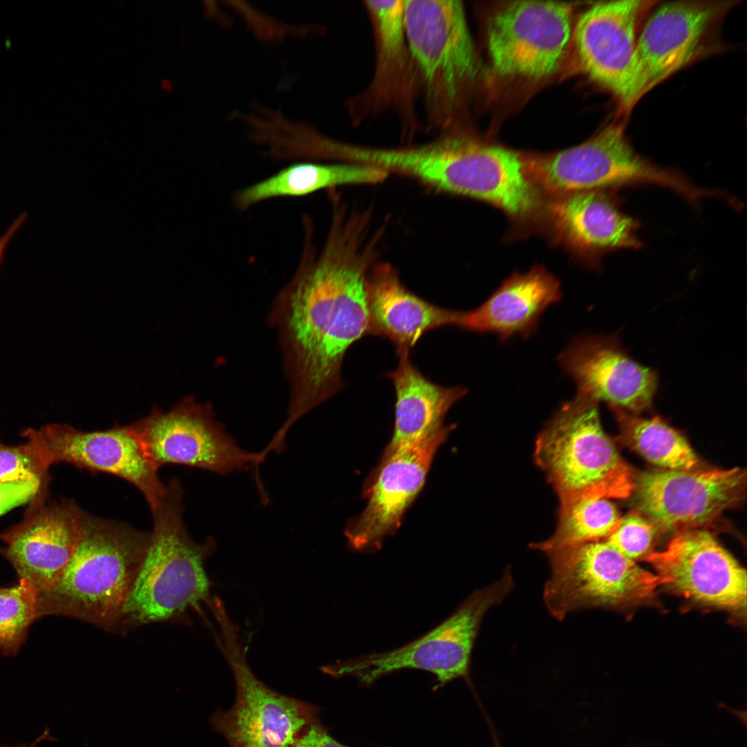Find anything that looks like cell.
<instances>
[{"mask_svg":"<svg viewBox=\"0 0 747 747\" xmlns=\"http://www.w3.org/2000/svg\"><path fill=\"white\" fill-rule=\"evenodd\" d=\"M50 738V735L49 730H46L29 743L21 744L13 746L2 745L0 744V747H37L42 742L48 740Z\"/></svg>","mask_w":747,"mask_h":747,"instance_id":"34","label":"cell"},{"mask_svg":"<svg viewBox=\"0 0 747 747\" xmlns=\"http://www.w3.org/2000/svg\"><path fill=\"white\" fill-rule=\"evenodd\" d=\"M84 511L72 500L35 506L17 525L0 533V553L19 579L37 593L48 589L71 559L80 537Z\"/></svg>","mask_w":747,"mask_h":747,"instance_id":"19","label":"cell"},{"mask_svg":"<svg viewBox=\"0 0 747 747\" xmlns=\"http://www.w3.org/2000/svg\"><path fill=\"white\" fill-rule=\"evenodd\" d=\"M645 560L664 586L685 598L745 616L746 570L709 531H677L665 550L652 551Z\"/></svg>","mask_w":747,"mask_h":747,"instance_id":"15","label":"cell"},{"mask_svg":"<svg viewBox=\"0 0 747 747\" xmlns=\"http://www.w3.org/2000/svg\"><path fill=\"white\" fill-rule=\"evenodd\" d=\"M654 1L623 0L597 3L579 18L575 27L578 55L586 73L620 96L636 45V30Z\"/></svg>","mask_w":747,"mask_h":747,"instance_id":"21","label":"cell"},{"mask_svg":"<svg viewBox=\"0 0 747 747\" xmlns=\"http://www.w3.org/2000/svg\"><path fill=\"white\" fill-rule=\"evenodd\" d=\"M404 21L428 122L448 130L479 69L463 6L454 0H404Z\"/></svg>","mask_w":747,"mask_h":747,"instance_id":"5","label":"cell"},{"mask_svg":"<svg viewBox=\"0 0 747 747\" xmlns=\"http://www.w3.org/2000/svg\"><path fill=\"white\" fill-rule=\"evenodd\" d=\"M369 334L385 338L398 356L410 353L422 335L454 325L458 311L442 308L418 297L400 281L388 265L374 267L366 278Z\"/></svg>","mask_w":747,"mask_h":747,"instance_id":"23","label":"cell"},{"mask_svg":"<svg viewBox=\"0 0 747 747\" xmlns=\"http://www.w3.org/2000/svg\"><path fill=\"white\" fill-rule=\"evenodd\" d=\"M538 188L562 196L573 192L652 185L668 189L697 205L712 198L681 172L658 166L633 149L620 124L610 125L576 147L524 160Z\"/></svg>","mask_w":747,"mask_h":747,"instance_id":"6","label":"cell"},{"mask_svg":"<svg viewBox=\"0 0 747 747\" xmlns=\"http://www.w3.org/2000/svg\"><path fill=\"white\" fill-rule=\"evenodd\" d=\"M550 576L543 592L549 614L558 620L590 607L647 603L664 580L639 566L605 540L547 553Z\"/></svg>","mask_w":747,"mask_h":747,"instance_id":"9","label":"cell"},{"mask_svg":"<svg viewBox=\"0 0 747 747\" xmlns=\"http://www.w3.org/2000/svg\"><path fill=\"white\" fill-rule=\"evenodd\" d=\"M410 353L398 356L397 368L387 373L396 393L395 421L391 441L380 463L398 448L429 436L441 428L451 407L467 393L463 387H443L423 376L413 365Z\"/></svg>","mask_w":747,"mask_h":747,"instance_id":"24","label":"cell"},{"mask_svg":"<svg viewBox=\"0 0 747 747\" xmlns=\"http://www.w3.org/2000/svg\"><path fill=\"white\" fill-rule=\"evenodd\" d=\"M27 219V214H21L10 225L8 230L0 237V264H1L6 249L21 226Z\"/></svg>","mask_w":747,"mask_h":747,"instance_id":"33","label":"cell"},{"mask_svg":"<svg viewBox=\"0 0 747 747\" xmlns=\"http://www.w3.org/2000/svg\"><path fill=\"white\" fill-rule=\"evenodd\" d=\"M596 401L577 394L540 434L535 449L560 503L584 498H625L634 492L631 468L600 423Z\"/></svg>","mask_w":747,"mask_h":747,"instance_id":"4","label":"cell"},{"mask_svg":"<svg viewBox=\"0 0 747 747\" xmlns=\"http://www.w3.org/2000/svg\"><path fill=\"white\" fill-rule=\"evenodd\" d=\"M157 470L167 464L187 465L225 475L259 465L261 452L239 447L214 419L210 404L187 396L167 412L154 407L129 425Z\"/></svg>","mask_w":747,"mask_h":747,"instance_id":"11","label":"cell"},{"mask_svg":"<svg viewBox=\"0 0 747 747\" xmlns=\"http://www.w3.org/2000/svg\"><path fill=\"white\" fill-rule=\"evenodd\" d=\"M293 747H347L335 740L320 719L301 734Z\"/></svg>","mask_w":747,"mask_h":747,"instance_id":"32","label":"cell"},{"mask_svg":"<svg viewBox=\"0 0 747 747\" xmlns=\"http://www.w3.org/2000/svg\"><path fill=\"white\" fill-rule=\"evenodd\" d=\"M656 531L651 521L635 512L621 517L617 528L605 540L627 557L635 562L645 560L653 551Z\"/></svg>","mask_w":747,"mask_h":747,"instance_id":"29","label":"cell"},{"mask_svg":"<svg viewBox=\"0 0 747 747\" xmlns=\"http://www.w3.org/2000/svg\"><path fill=\"white\" fill-rule=\"evenodd\" d=\"M212 615L218 625L216 643L232 672L236 697L232 708L216 711L210 723L230 747H293L317 720L315 706L273 690L252 671L237 625L224 605Z\"/></svg>","mask_w":747,"mask_h":747,"instance_id":"8","label":"cell"},{"mask_svg":"<svg viewBox=\"0 0 747 747\" xmlns=\"http://www.w3.org/2000/svg\"><path fill=\"white\" fill-rule=\"evenodd\" d=\"M514 586L511 570L507 569L500 579L473 591L450 616L418 638L387 652L338 661L322 666V671L335 678L354 677L365 685L403 669L433 674L436 688L458 678L468 679L472 651L482 620Z\"/></svg>","mask_w":747,"mask_h":747,"instance_id":"7","label":"cell"},{"mask_svg":"<svg viewBox=\"0 0 747 747\" xmlns=\"http://www.w3.org/2000/svg\"><path fill=\"white\" fill-rule=\"evenodd\" d=\"M48 468L29 441L19 445L0 444V483L30 479L46 481Z\"/></svg>","mask_w":747,"mask_h":747,"instance_id":"30","label":"cell"},{"mask_svg":"<svg viewBox=\"0 0 747 747\" xmlns=\"http://www.w3.org/2000/svg\"><path fill=\"white\" fill-rule=\"evenodd\" d=\"M46 463L65 462L93 472L120 477L136 487L151 512L166 496L167 485L159 479L129 425L102 431H82L63 424L24 432Z\"/></svg>","mask_w":747,"mask_h":747,"instance_id":"14","label":"cell"},{"mask_svg":"<svg viewBox=\"0 0 747 747\" xmlns=\"http://www.w3.org/2000/svg\"><path fill=\"white\" fill-rule=\"evenodd\" d=\"M452 426H443L427 436L402 445L380 463L366 483L368 499L362 513L345 529L350 548L371 551L392 535L423 489L435 454Z\"/></svg>","mask_w":747,"mask_h":747,"instance_id":"16","label":"cell"},{"mask_svg":"<svg viewBox=\"0 0 747 747\" xmlns=\"http://www.w3.org/2000/svg\"><path fill=\"white\" fill-rule=\"evenodd\" d=\"M735 1H681L659 6L637 37L618 98L630 109L666 78L713 50L719 23Z\"/></svg>","mask_w":747,"mask_h":747,"instance_id":"10","label":"cell"},{"mask_svg":"<svg viewBox=\"0 0 747 747\" xmlns=\"http://www.w3.org/2000/svg\"><path fill=\"white\" fill-rule=\"evenodd\" d=\"M572 7L518 1L499 8L487 28L494 69L504 76L539 78L555 72L571 36Z\"/></svg>","mask_w":747,"mask_h":747,"instance_id":"12","label":"cell"},{"mask_svg":"<svg viewBox=\"0 0 747 747\" xmlns=\"http://www.w3.org/2000/svg\"><path fill=\"white\" fill-rule=\"evenodd\" d=\"M495 747H501V746H500L499 743V742L497 741V740L496 739H495Z\"/></svg>","mask_w":747,"mask_h":747,"instance_id":"35","label":"cell"},{"mask_svg":"<svg viewBox=\"0 0 747 747\" xmlns=\"http://www.w3.org/2000/svg\"><path fill=\"white\" fill-rule=\"evenodd\" d=\"M387 175L383 169L360 164L300 163L239 190L234 202L239 208L246 209L274 197L306 195L342 185L377 183Z\"/></svg>","mask_w":747,"mask_h":747,"instance_id":"25","label":"cell"},{"mask_svg":"<svg viewBox=\"0 0 747 747\" xmlns=\"http://www.w3.org/2000/svg\"><path fill=\"white\" fill-rule=\"evenodd\" d=\"M562 297L557 279L541 266L509 277L481 306L458 311L454 326L470 332L494 333L506 341L537 331L544 311Z\"/></svg>","mask_w":747,"mask_h":747,"instance_id":"22","label":"cell"},{"mask_svg":"<svg viewBox=\"0 0 747 747\" xmlns=\"http://www.w3.org/2000/svg\"><path fill=\"white\" fill-rule=\"evenodd\" d=\"M375 41L376 59L369 85L351 100L355 120L397 110L405 127H414L419 91L404 21V1H365Z\"/></svg>","mask_w":747,"mask_h":747,"instance_id":"18","label":"cell"},{"mask_svg":"<svg viewBox=\"0 0 747 747\" xmlns=\"http://www.w3.org/2000/svg\"><path fill=\"white\" fill-rule=\"evenodd\" d=\"M168 492L152 511L154 527L140 569L113 631L121 634L140 625L184 620L189 609L201 611L208 604L211 582L205 562L216 551L208 537L198 543L183 519V489L172 479Z\"/></svg>","mask_w":747,"mask_h":747,"instance_id":"2","label":"cell"},{"mask_svg":"<svg viewBox=\"0 0 747 747\" xmlns=\"http://www.w3.org/2000/svg\"><path fill=\"white\" fill-rule=\"evenodd\" d=\"M557 360L575 382L578 394L634 414L652 407L658 374L631 359L616 335L580 334Z\"/></svg>","mask_w":747,"mask_h":747,"instance_id":"17","label":"cell"},{"mask_svg":"<svg viewBox=\"0 0 747 747\" xmlns=\"http://www.w3.org/2000/svg\"><path fill=\"white\" fill-rule=\"evenodd\" d=\"M338 219L319 254L308 226L299 266L281 296L293 382L284 432L342 387L344 356L369 334L367 260L358 253L354 232Z\"/></svg>","mask_w":747,"mask_h":747,"instance_id":"1","label":"cell"},{"mask_svg":"<svg viewBox=\"0 0 747 747\" xmlns=\"http://www.w3.org/2000/svg\"><path fill=\"white\" fill-rule=\"evenodd\" d=\"M621 517L607 499L584 498L560 504L557 529L548 540L531 545L546 553L555 550L607 538Z\"/></svg>","mask_w":747,"mask_h":747,"instance_id":"27","label":"cell"},{"mask_svg":"<svg viewBox=\"0 0 747 747\" xmlns=\"http://www.w3.org/2000/svg\"><path fill=\"white\" fill-rule=\"evenodd\" d=\"M45 482L30 479L0 483V516L37 498Z\"/></svg>","mask_w":747,"mask_h":747,"instance_id":"31","label":"cell"},{"mask_svg":"<svg viewBox=\"0 0 747 747\" xmlns=\"http://www.w3.org/2000/svg\"><path fill=\"white\" fill-rule=\"evenodd\" d=\"M621 206L615 190L580 191L558 196L548 215L557 238L598 266L605 254L643 246L639 222Z\"/></svg>","mask_w":747,"mask_h":747,"instance_id":"20","label":"cell"},{"mask_svg":"<svg viewBox=\"0 0 747 747\" xmlns=\"http://www.w3.org/2000/svg\"><path fill=\"white\" fill-rule=\"evenodd\" d=\"M149 533L84 512L73 553L37 593L36 618L64 616L113 631L143 559Z\"/></svg>","mask_w":747,"mask_h":747,"instance_id":"3","label":"cell"},{"mask_svg":"<svg viewBox=\"0 0 747 747\" xmlns=\"http://www.w3.org/2000/svg\"><path fill=\"white\" fill-rule=\"evenodd\" d=\"M746 470H665L641 474L634 491L641 514L657 530L700 528L740 504Z\"/></svg>","mask_w":747,"mask_h":747,"instance_id":"13","label":"cell"},{"mask_svg":"<svg viewBox=\"0 0 747 747\" xmlns=\"http://www.w3.org/2000/svg\"><path fill=\"white\" fill-rule=\"evenodd\" d=\"M37 591L26 580L0 587V653L15 656L26 640L30 625L37 620Z\"/></svg>","mask_w":747,"mask_h":747,"instance_id":"28","label":"cell"},{"mask_svg":"<svg viewBox=\"0 0 747 747\" xmlns=\"http://www.w3.org/2000/svg\"><path fill=\"white\" fill-rule=\"evenodd\" d=\"M626 443L649 462L665 470L697 468L700 460L685 439L660 417H640L611 407Z\"/></svg>","mask_w":747,"mask_h":747,"instance_id":"26","label":"cell"}]
</instances>
